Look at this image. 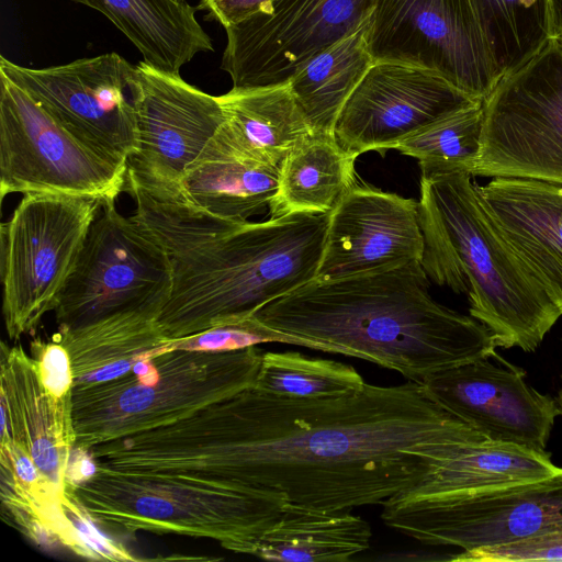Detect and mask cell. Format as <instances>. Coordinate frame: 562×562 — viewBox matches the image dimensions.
I'll return each mask as SVG.
<instances>
[{
	"instance_id": "27",
	"label": "cell",
	"mask_w": 562,
	"mask_h": 562,
	"mask_svg": "<svg viewBox=\"0 0 562 562\" xmlns=\"http://www.w3.org/2000/svg\"><path fill=\"white\" fill-rule=\"evenodd\" d=\"M357 157L333 134L312 133L280 166L278 187L269 204L270 217L290 213H329L357 182Z\"/></svg>"
},
{
	"instance_id": "11",
	"label": "cell",
	"mask_w": 562,
	"mask_h": 562,
	"mask_svg": "<svg viewBox=\"0 0 562 562\" xmlns=\"http://www.w3.org/2000/svg\"><path fill=\"white\" fill-rule=\"evenodd\" d=\"M382 507L387 527L426 544L469 551L562 528V474L469 494H396Z\"/></svg>"
},
{
	"instance_id": "39",
	"label": "cell",
	"mask_w": 562,
	"mask_h": 562,
	"mask_svg": "<svg viewBox=\"0 0 562 562\" xmlns=\"http://www.w3.org/2000/svg\"><path fill=\"white\" fill-rule=\"evenodd\" d=\"M555 401H557V405H558V408H559V413H560V415H562V381H561V385H560V389L558 391V395L555 397Z\"/></svg>"
},
{
	"instance_id": "22",
	"label": "cell",
	"mask_w": 562,
	"mask_h": 562,
	"mask_svg": "<svg viewBox=\"0 0 562 562\" xmlns=\"http://www.w3.org/2000/svg\"><path fill=\"white\" fill-rule=\"evenodd\" d=\"M218 99L226 115L218 134L247 159L280 168L288 154L314 133L289 81L232 88Z\"/></svg>"
},
{
	"instance_id": "37",
	"label": "cell",
	"mask_w": 562,
	"mask_h": 562,
	"mask_svg": "<svg viewBox=\"0 0 562 562\" xmlns=\"http://www.w3.org/2000/svg\"><path fill=\"white\" fill-rule=\"evenodd\" d=\"M95 471L97 464L89 450L75 446L66 471V486H77L92 477Z\"/></svg>"
},
{
	"instance_id": "38",
	"label": "cell",
	"mask_w": 562,
	"mask_h": 562,
	"mask_svg": "<svg viewBox=\"0 0 562 562\" xmlns=\"http://www.w3.org/2000/svg\"><path fill=\"white\" fill-rule=\"evenodd\" d=\"M553 35L562 38V0H549Z\"/></svg>"
},
{
	"instance_id": "25",
	"label": "cell",
	"mask_w": 562,
	"mask_h": 562,
	"mask_svg": "<svg viewBox=\"0 0 562 562\" xmlns=\"http://www.w3.org/2000/svg\"><path fill=\"white\" fill-rule=\"evenodd\" d=\"M562 468L547 450L491 439L439 460L411 488L408 496L469 494L557 477Z\"/></svg>"
},
{
	"instance_id": "5",
	"label": "cell",
	"mask_w": 562,
	"mask_h": 562,
	"mask_svg": "<svg viewBox=\"0 0 562 562\" xmlns=\"http://www.w3.org/2000/svg\"><path fill=\"white\" fill-rule=\"evenodd\" d=\"M262 353L255 347L226 352L164 349L109 382L72 391L76 447L181 420L255 385Z\"/></svg>"
},
{
	"instance_id": "29",
	"label": "cell",
	"mask_w": 562,
	"mask_h": 562,
	"mask_svg": "<svg viewBox=\"0 0 562 562\" xmlns=\"http://www.w3.org/2000/svg\"><path fill=\"white\" fill-rule=\"evenodd\" d=\"M499 79L535 57L552 38L549 0H471Z\"/></svg>"
},
{
	"instance_id": "17",
	"label": "cell",
	"mask_w": 562,
	"mask_h": 562,
	"mask_svg": "<svg viewBox=\"0 0 562 562\" xmlns=\"http://www.w3.org/2000/svg\"><path fill=\"white\" fill-rule=\"evenodd\" d=\"M420 383L442 408L495 441L546 450L560 415L555 398L532 387L526 371L497 352Z\"/></svg>"
},
{
	"instance_id": "34",
	"label": "cell",
	"mask_w": 562,
	"mask_h": 562,
	"mask_svg": "<svg viewBox=\"0 0 562 562\" xmlns=\"http://www.w3.org/2000/svg\"><path fill=\"white\" fill-rule=\"evenodd\" d=\"M449 560L459 562L562 561V528L510 543L460 551Z\"/></svg>"
},
{
	"instance_id": "8",
	"label": "cell",
	"mask_w": 562,
	"mask_h": 562,
	"mask_svg": "<svg viewBox=\"0 0 562 562\" xmlns=\"http://www.w3.org/2000/svg\"><path fill=\"white\" fill-rule=\"evenodd\" d=\"M171 290L162 247L115 201L103 202L54 310L56 323L74 328L130 312L158 319Z\"/></svg>"
},
{
	"instance_id": "9",
	"label": "cell",
	"mask_w": 562,
	"mask_h": 562,
	"mask_svg": "<svg viewBox=\"0 0 562 562\" xmlns=\"http://www.w3.org/2000/svg\"><path fill=\"white\" fill-rule=\"evenodd\" d=\"M473 177L562 186V38H552L483 101Z\"/></svg>"
},
{
	"instance_id": "4",
	"label": "cell",
	"mask_w": 562,
	"mask_h": 562,
	"mask_svg": "<svg viewBox=\"0 0 562 562\" xmlns=\"http://www.w3.org/2000/svg\"><path fill=\"white\" fill-rule=\"evenodd\" d=\"M418 216L427 277L465 294L497 347L535 351L562 313L499 232L473 176L422 175Z\"/></svg>"
},
{
	"instance_id": "14",
	"label": "cell",
	"mask_w": 562,
	"mask_h": 562,
	"mask_svg": "<svg viewBox=\"0 0 562 562\" xmlns=\"http://www.w3.org/2000/svg\"><path fill=\"white\" fill-rule=\"evenodd\" d=\"M375 0H274L271 14L225 27L221 68L233 88L288 82L315 55L356 31Z\"/></svg>"
},
{
	"instance_id": "15",
	"label": "cell",
	"mask_w": 562,
	"mask_h": 562,
	"mask_svg": "<svg viewBox=\"0 0 562 562\" xmlns=\"http://www.w3.org/2000/svg\"><path fill=\"white\" fill-rule=\"evenodd\" d=\"M133 103L138 146L127 160L126 180L176 193L187 168L226 121L220 99L189 85L180 75L140 61Z\"/></svg>"
},
{
	"instance_id": "33",
	"label": "cell",
	"mask_w": 562,
	"mask_h": 562,
	"mask_svg": "<svg viewBox=\"0 0 562 562\" xmlns=\"http://www.w3.org/2000/svg\"><path fill=\"white\" fill-rule=\"evenodd\" d=\"M63 507L71 522L70 550L75 554L98 561H138L123 544L102 532L90 518L72 490L66 487Z\"/></svg>"
},
{
	"instance_id": "35",
	"label": "cell",
	"mask_w": 562,
	"mask_h": 562,
	"mask_svg": "<svg viewBox=\"0 0 562 562\" xmlns=\"http://www.w3.org/2000/svg\"><path fill=\"white\" fill-rule=\"evenodd\" d=\"M30 351L44 386L57 397L72 394L75 380L67 349L53 338L48 341L35 338Z\"/></svg>"
},
{
	"instance_id": "7",
	"label": "cell",
	"mask_w": 562,
	"mask_h": 562,
	"mask_svg": "<svg viewBox=\"0 0 562 562\" xmlns=\"http://www.w3.org/2000/svg\"><path fill=\"white\" fill-rule=\"evenodd\" d=\"M102 203L92 196L27 193L1 223L2 313L11 340L34 333L55 310Z\"/></svg>"
},
{
	"instance_id": "21",
	"label": "cell",
	"mask_w": 562,
	"mask_h": 562,
	"mask_svg": "<svg viewBox=\"0 0 562 562\" xmlns=\"http://www.w3.org/2000/svg\"><path fill=\"white\" fill-rule=\"evenodd\" d=\"M279 167L247 159L218 132L187 168L177 194L186 203L220 218L246 222L269 210Z\"/></svg>"
},
{
	"instance_id": "18",
	"label": "cell",
	"mask_w": 562,
	"mask_h": 562,
	"mask_svg": "<svg viewBox=\"0 0 562 562\" xmlns=\"http://www.w3.org/2000/svg\"><path fill=\"white\" fill-rule=\"evenodd\" d=\"M418 201L356 182L329 212L315 279L330 280L422 261Z\"/></svg>"
},
{
	"instance_id": "2",
	"label": "cell",
	"mask_w": 562,
	"mask_h": 562,
	"mask_svg": "<svg viewBox=\"0 0 562 562\" xmlns=\"http://www.w3.org/2000/svg\"><path fill=\"white\" fill-rule=\"evenodd\" d=\"M124 191L133 220L170 260L172 290L158 317L169 339L250 317L316 278L329 213L235 222L131 181Z\"/></svg>"
},
{
	"instance_id": "36",
	"label": "cell",
	"mask_w": 562,
	"mask_h": 562,
	"mask_svg": "<svg viewBox=\"0 0 562 562\" xmlns=\"http://www.w3.org/2000/svg\"><path fill=\"white\" fill-rule=\"evenodd\" d=\"M274 0H200L198 10L207 11L206 20H215L224 27L256 14H271Z\"/></svg>"
},
{
	"instance_id": "24",
	"label": "cell",
	"mask_w": 562,
	"mask_h": 562,
	"mask_svg": "<svg viewBox=\"0 0 562 562\" xmlns=\"http://www.w3.org/2000/svg\"><path fill=\"white\" fill-rule=\"evenodd\" d=\"M104 14L142 53L144 63L170 75L198 53L214 50L186 0H71Z\"/></svg>"
},
{
	"instance_id": "28",
	"label": "cell",
	"mask_w": 562,
	"mask_h": 562,
	"mask_svg": "<svg viewBox=\"0 0 562 562\" xmlns=\"http://www.w3.org/2000/svg\"><path fill=\"white\" fill-rule=\"evenodd\" d=\"M370 20L315 55L289 80L314 133L334 135L342 106L374 64L368 47Z\"/></svg>"
},
{
	"instance_id": "1",
	"label": "cell",
	"mask_w": 562,
	"mask_h": 562,
	"mask_svg": "<svg viewBox=\"0 0 562 562\" xmlns=\"http://www.w3.org/2000/svg\"><path fill=\"white\" fill-rule=\"evenodd\" d=\"M420 382L367 384L339 397L288 398L254 387L198 411L183 465L202 483L282 496L322 510L382 505L441 459L486 440Z\"/></svg>"
},
{
	"instance_id": "12",
	"label": "cell",
	"mask_w": 562,
	"mask_h": 562,
	"mask_svg": "<svg viewBox=\"0 0 562 562\" xmlns=\"http://www.w3.org/2000/svg\"><path fill=\"white\" fill-rule=\"evenodd\" d=\"M368 47L374 63L431 71L476 100L501 80L471 0H375Z\"/></svg>"
},
{
	"instance_id": "6",
	"label": "cell",
	"mask_w": 562,
	"mask_h": 562,
	"mask_svg": "<svg viewBox=\"0 0 562 562\" xmlns=\"http://www.w3.org/2000/svg\"><path fill=\"white\" fill-rule=\"evenodd\" d=\"M69 488L103 531L209 538L238 553L286 504L274 494L101 469Z\"/></svg>"
},
{
	"instance_id": "20",
	"label": "cell",
	"mask_w": 562,
	"mask_h": 562,
	"mask_svg": "<svg viewBox=\"0 0 562 562\" xmlns=\"http://www.w3.org/2000/svg\"><path fill=\"white\" fill-rule=\"evenodd\" d=\"M479 191L504 238L562 313V186L495 177Z\"/></svg>"
},
{
	"instance_id": "30",
	"label": "cell",
	"mask_w": 562,
	"mask_h": 562,
	"mask_svg": "<svg viewBox=\"0 0 562 562\" xmlns=\"http://www.w3.org/2000/svg\"><path fill=\"white\" fill-rule=\"evenodd\" d=\"M366 382L350 364L296 351L262 353L255 390L288 398H329L353 394Z\"/></svg>"
},
{
	"instance_id": "19",
	"label": "cell",
	"mask_w": 562,
	"mask_h": 562,
	"mask_svg": "<svg viewBox=\"0 0 562 562\" xmlns=\"http://www.w3.org/2000/svg\"><path fill=\"white\" fill-rule=\"evenodd\" d=\"M1 440L20 447L60 493L76 432L72 394L57 397L42 383L36 363L24 348L1 342Z\"/></svg>"
},
{
	"instance_id": "32",
	"label": "cell",
	"mask_w": 562,
	"mask_h": 562,
	"mask_svg": "<svg viewBox=\"0 0 562 562\" xmlns=\"http://www.w3.org/2000/svg\"><path fill=\"white\" fill-rule=\"evenodd\" d=\"M267 342L288 344L323 351L318 344L276 330L260 322L255 315L194 335L172 339L170 349L226 352Z\"/></svg>"
},
{
	"instance_id": "26",
	"label": "cell",
	"mask_w": 562,
	"mask_h": 562,
	"mask_svg": "<svg viewBox=\"0 0 562 562\" xmlns=\"http://www.w3.org/2000/svg\"><path fill=\"white\" fill-rule=\"evenodd\" d=\"M68 351L75 386L117 379L146 356L170 349L172 339L158 319L144 313H121L89 325L58 328L52 336Z\"/></svg>"
},
{
	"instance_id": "16",
	"label": "cell",
	"mask_w": 562,
	"mask_h": 562,
	"mask_svg": "<svg viewBox=\"0 0 562 562\" xmlns=\"http://www.w3.org/2000/svg\"><path fill=\"white\" fill-rule=\"evenodd\" d=\"M480 101L431 71L375 61L342 106L334 136L356 157L371 150L382 153Z\"/></svg>"
},
{
	"instance_id": "10",
	"label": "cell",
	"mask_w": 562,
	"mask_h": 562,
	"mask_svg": "<svg viewBox=\"0 0 562 562\" xmlns=\"http://www.w3.org/2000/svg\"><path fill=\"white\" fill-rule=\"evenodd\" d=\"M127 166L90 147L0 75V194L52 193L115 201Z\"/></svg>"
},
{
	"instance_id": "13",
	"label": "cell",
	"mask_w": 562,
	"mask_h": 562,
	"mask_svg": "<svg viewBox=\"0 0 562 562\" xmlns=\"http://www.w3.org/2000/svg\"><path fill=\"white\" fill-rule=\"evenodd\" d=\"M136 66L116 53L34 69L0 57V75L24 90L77 138L127 166L138 146Z\"/></svg>"
},
{
	"instance_id": "3",
	"label": "cell",
	"mask_w": 562,
	"mask_h": 562,
	"mask_svg": "<svg viewBox=\"0 0 562 562\" xmlns=\"http://www.w3.org/2000/svg\"><path fill=\"white\" fill-rule=\"evenodd\" d=\"M267 326L359 358L409 381L492 356V333L438 303L414 260L330 280L314 279L254 314Z\"/></svg>"
},
{
	"instance_id": "31",
	"label": "cell",
	"mask_w": 562,
	"mask_h": 562,
	"mask_svg": "<svg viewBox=\"0 0 562 562\" xmlns=\"http://www.w3.org/2000/svg\"><path fill=\"white\" fill-rule=\"evenodd\" d=\"M483 101L458 110L400 143L395 149L418 161L422 175L471 170L477 157Z\"/></svg>"
},
{
	"instance_id": "23",
	"label": "cell",
	"mask_w": 562,
	"mask_h": 562,
	"mask_svg": "<svg viewBox=\"0 0 562 562\" xmlns=\"http://www.w3.org/2000/svg\"><path fill=\"white\" fill-rule=\"evenodd\" d=\"M371 527L350 510H322L286 503L278 518L249 539L240 553L265 560L344 562L370 546Z\"/></svg>"
}]
</instances>
